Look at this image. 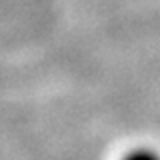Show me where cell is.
<instances>
[{"instance_id": "6da1fadb", "label": "cell", "mask_w": 160, "mask_h": 160, "mask_svg": "<svg viewBox=\"0 0 160 160\" xmlns=\"http://www.w3.org/2000/svg\"><path fill=\"white\" fill-rule=\"evenodd\" d=\"M122 160H160V154L150 148H136L132 152H128Z\"/></svg>"}]
</instances>
